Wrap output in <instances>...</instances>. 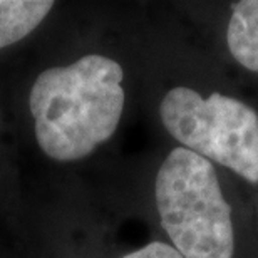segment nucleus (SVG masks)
<instances>
[{
  "instance_id": "obj_3",
  "label": "nucleus",
  "mask_w": 258,
  "mask_h": 258,
  "mask_svg": "<svg viewBox=\"0 0 258 258\" xmlns=\"http://www.w3.org/2000/svg\"><path fill=\"white\" fill-rule=\"evenodd\" d=\"M159 117L181 148L258 184V112L245 101L176 86L163 96Z\"/></svg>"
},
{
  "instance_id": "obj_1",
  "label": "nucleus",
  "mask_w": 258,
  "mask_h": 258,
  "mask_svg": "<svg viewBox=\"0 0 258 258\" xmlns=\"http://www.w3.org/2000/svg\"><path fill=\"white\" fill-rule=\"evenodd\" d=\"M122 79L121 64L101 54L40 72L29 94L39 148L54 161L72 163L106 144L124 111Z\"/></svg>"
},
{
  "instance_id": "obj_6",
  "label": "nucleus",
  "mask_w": 258,
  "mask_h": 258,
  "mask_svg": "<svg viewBox=\"0 0 258 258\" xmlns=\"http://www.w3.org/2000/svg\"><path fill=\"white\" fill-rule=\"evenodd\" d=\"M122 258H183L166 241H151L141 248L129 251Z\"/></svg>"
},
{
  "instance_id": "obj_5",
  "label": "nucleus",
  "mask_w": 258,
  "mask_h": 258,
  "mask_svg": "<svg viewBox=\"0 0 258 258\" xmlns=\"http://www.w3.org/2000/svg\"><path fill=\"white\" fill-rule=\"evenodd\" d=\"M52 7L50 0H0V49L34 32Z\"/></svg>"
},
{
  "instance_id": "obj_2",
  "label": "nucleus",
  "mask_w": 258,
  "mask_h": 258,
  "mask_svg": "<svg viewBox=\"0 0 258 258\" xmlns=\"http://www.w3.org/2000/svg\"><path fill=\"white\" fill-rule=\"evenodd\" d=\"M154 201L169 245L183 258H233L231 205L215 164L176 146L159 166Z\"/></svg>"
},
{
  "instance_id": "obj_4",
  "label": "nucleus",
  "mask_w": 258,
  "mask_h": 258,
  "mask_svg": "<svg viewBox=\"0 0 258 258\" xmlns=\"http://www.w3.org/2000/svg\"><path fill=\"white\" fill-rule=\"evenodd\" d=\"M226 45L236 64L258 74V0L231 4Z\"/></svg>"
}]
</instances>
